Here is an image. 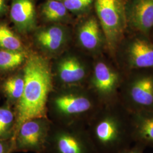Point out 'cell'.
Returning a JSON list of instances; mask_svg holds the SVG:
<instances>
[{
  "label": "cell",
  "mask_w": 153,
  "mask_h": 153,
  "mask_svg": "<svg viewBox=\"0 0 153 153\" xmlns=\"http://www.w3.org/2000/svg\"><path fill=\"white\" fill-rule=\"evenodd\" d=\"M23 74L24 90L14 108L16 118V133L24 121L35 117H48L47 103L54 88L49 62L40 55L28 56Z\"/></svg>",
  "instance_id": "6da1fadb"
},
{
  "label": "cell",
  "mask_w": 153,
  "mask_h": 153,
  "mask_svg": "<svg viewBox=\"0 0 153 153\" xmlns=\"http://www.w3.org/2000/svg\"><path fill=\"white\" fill-rule=\"evenodd\" d=\"M95 109L92 97L80 86L54 87L47 103V116L57 124H86Z\"/></svg>",
  "instance_id": "7a4b0ae2"
},
{
  "label": "cell",
  "mask_w": 153,
  "mask_h": 153,
  "mask_svg": "<svg viewBox=\"0 0 153 153\" xmlns=\"http://www.w3.org/2000/svg\"><path fill=\"white\" fill-rule=\"evenodd\" d=\"M46 153H99L84 124L52 123Z\"/></svg>",
  "instance_id": "3957f363"
},
{
  "label": "cell",
  "mask_w": 153,
  "mask_h": 153,
  "mask_svg": "<svg viewBox=\"0 0 153 153\" xmlns=\"http://www.w3.org/2000/svg\"><path fill=\"white\" fill-rule=\"evenodd\" d=\"M87 124L88 132L99 153H112L120 145L123 126L114 114L96 112Z\"/></svg>",
  "instance_id": "277c9868"
},
{
  "label": "cell",
  "mask_w": 153,
  "mask_h": 153,
  "mask_svg": "<svg viewBox=\"0 0 153 153\" xmlns=\"http://www.w3.org/2000/svg\"><path fill=\"white\" fill-rule=\"evenodd\" d=\"M95 7L107 42L114 48L124 33L127 21L124 0H95Z\"/></svg>",
  "instance_id": "5b68a950"
},
{
  "label": "cell",
  "mask_w": 153,
  "mask_h": 153,
  "mask_svg": "<svg viewBox=\"0 0 153 153\" xmlns=\"http://www.w3.org/2000/svg\"><path fill=\"white\" fill-rule=\"evenodd\" d=\"M52 121L48 117H39L24 121L14 137V152L46 153Z\"/></svg>",
  "instance_id": "8992f818"
},
{
  "label": "cell",
  "mask_w": 153,
  "mask_h": 153,
  "mask_svg": "<svg viewBox=\"0 0 153 153\" xmlns=\"http://www.w3.org/2000/svg\"><path fill=\"white\" fill-rule=\"evenodd\" d=\"M10 16L17 30L27 33L36 25V12L33 0H12Z\"/></svg>",
  "instance_id": "52a82bcc"
},
{
  "label": "cell",
  "mask_w": 153,
  "mask_h": 153,
  "mask_svg": "<svg viewBox=\"0 0 153 153\" xmlns=\"http://www.w3.org/2000/svg\"><path fill=\"white\" fill-rule=\"evenodd\" d=\"M126 14L133 27L147 33L153 26V0H131Z\"/></svg>",
  "instance_id": "ba28073f"
},
{
  "label": "cell",
  "mask_w": 153,
  "mask_h": 153,
  "mask_svg": "<svg viewBox=\"0 0 153 153\" xmlns=\"http://www.w3.org/2000/svg\"><path fill=\"white\" fill-rule=\"evenodd\" d=\"M86 75L85 66L76 57H66L58 64L57 79L59 87L79 86Z\"/></svg>",
  "instance_id": "9c48e42d"
},
{
  "label": "cell",
  "mask_w": 153,
  "mask_h": 153,
  "mask_svg": "<svg viewBox=\"0 0 153 153\" xmlns=\"http://www.w3.org/2000/svg\"><path fill=\"white\" fill-rule=\"evenodd\" d=\"M119 82L118 75L104 62H98L94 68L91 84L94 91L102 98L115 92Z\"/></svg>",
  "instance_id": "30bf717a"
},
{
  "label": "cell",
  "mask_w": 153,
  "mask_h": 153,
  "mask_svg": "<svg viewBox=\"0 0 153 153\" xmlns=\"http://www.w3.org/2000/svg\"><path fill=\"white\" fill-rule=\"evenodd\" d=\"M35 39L39 47L49 53H56L64 47L68 39L65 29L60 26H51L39 30Z\"/></svg>",
  "instance_id": "8fae6325"
},
{
  "label": "cell",
  "mask_w": 153,
  "mask_h": 153,
  "mask_svg": "<svg viewBox=\"0 0 153 153\" xmlns=\"http://www.w3.org/2000/svg\"><path fill=\"white\" fill-rule=\"evenodd\" d=\"M128 56L133 68L153 67V45L145 40H134L128 48Z\"/></svg>",
  "instance_id": "7c38bea8"
},
{
  "label": "cell",
  "mask_w": 153,
  "mask_h": 153,
  "mask_svg": "<svg viewBox=\"0 0 153 153\" xmlns=\"http://www.w3.org/2000/svg\"><path fill=\"white\" fill-rule=\"evenodd\" d=\"M78 39L85 49L93 51L98 48L102 43V33L96 18L91 17L82 23L78 29Z\"/></svg>",
  "instance_id": "4fadbf2b"
},
{
  "label": "cell",
  "mask_w": 153,
  "mask_h": 153,
  "mask_svg": "<svg viewBox=\"0 0 153 153\" xmlns=\"http://www.w3.org/2000/svg\"><path fill=\"white\" fill-rule=\"evenodd\" d=\"M133 102L143 107L153 105V77L142 76L133 81L129 90Z\"/></svg>",
  "instance_id": "5bb4252c"
},
{
  "label": "cell",
  "mask_w": 153,
  "mask_h": 153,
  "mask_svg": "<svg viewBox=\"0 0 153 153\" xmlns=\"http://www.w3.org/2000/svg\"><path fill=\"white\" fill-rule=\"evenodd\" d=\"M25 86L23 74L9 76L0 85V90L7 99L6 103L15 108L21 98Z\"/></svg>",
  "instance_id": "9a60e30c"
},
{
  "label": "cell",
  "mask_w": 153,
  "mask_h": 153,
  "mask_svg": "<svg viewBox=\"0 0 153 153\" xmlns=\"http://www.w3.org/2000/svg\"><path fill=\"white\" fill-rule=\"evenodd\" d=\"M16 127L14 107L7 103L0 106V140L14 139Z\"/></svg>",
  "instance_id": "2e32d148"
},
{
  "label": "cell",
  "mask_w": 153,
  "mask_h": 153,
  "mask_svg": "<svg viewBox=\"0 0 153 153\" xmlns=\"http://www.w3.org/2000/svg\"><path fill=\"white\" fill-rule=\"evenodd\" d=\"M41 14L48 22H59L69 16L68 10L60 0H47L41 6Z\"/></svg>",
  "instance_id": "e0dca14e"
},
{
  "label": "cell",
  "mask_w": 153,
  "mask_h": 153,
  "mask_svg": "<svg viewBox=\"0 0 153 153\" xmlns=\"http://www.w3.org/2000/svg\"><path fill=\"white\" fill-rule=\"evenodd\" d=\"M134 121L137 137L144 142L153 143V114L137 115Z\"/></svg>",
  "instance_id": "ac0fdd59"
},
{
  "label": "cell",
  "mask_w": 153,
  "mask_h": 153,
  "mask_svg": "<svg viewBox=\"0 0 153 153\" xmlns=\"http://www.w3.org/2000/svg\"><path fill=\"white\" fill-rule=\"evenodd\" d=\"M28 55L23 51H14L0 49V70L9 71L22 64Z\"/></svg>",
  "instance_id": "d6986e66"
},
{
  "label": "cell",
  "mask_w": 153,
  "mask_h": 153,
  "mask_svg": "<svg viewBox=\"0 0 153 153\" xmlns=\"http://www.w3.org/2000/svg\"><path fill=\"white\" fill-rule=\"evenodd\" d=\"M0 48L14 51H23V44L20 38L4 23H0Z\"/></svg>",
  "instance_id": "ffe728a7"
},
{
  "label": "cell",
  "mask_w": 153,
  "mask_h": 153,
  "mask_svg": "<svg viewBox=\"0 0 153 153\" xmlns=\"http://www.w3.org/2000/svg\"><path fill=\"white\" fill-rule=\"evenodd\" d=\"M68 11L80 14L87 11L95 0H60Z\"/></svg>",
  "instance_id": "44dd1931"
},
{
  "label": "cell",
  "mask_w": 153,
  "mask_h": 153,
  "mask_svg": "<svg viewBox=\"0 0 153 153\" xmlns=\"http://www.w3.org/2000/svg\"><path fill=\"white\" fill-rule=\"evenodd\" d=\"M14 143L13 139L0 140V153H14Z\"/></svg>",
  "instance_id": "7402d4cb"
},
{
  "label": "cell",
  "mask_w": 153,
  "mask_h": 153,
  "mask_svg": "<svg viewBox=\"0 0 153 153\" xmlns=\"http://www.w3.org/2000/svg\"><path fill=\"white\" fill-rule=\"evenodd\" d=\"M7 10L6 0H0V16L4 15Z\"/></svg>",
  "instance_id": "603a6c76"
},
{
  "label": "cell",
  "mask_w": 153,
  "mask_h": 153,
  "mask_svg": "<svg viewBox=\"0 0 153 153\" xmlns=\"http://www.w3.org/2000/svg\"><path fill=\"white\" fill-rule=\"evenodd\" d=\"M137 153V152H129V153Z\"/></svg>",
  "instance_id": "cb8c5ba5"
}]
</instances>
